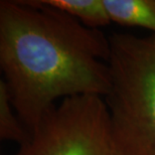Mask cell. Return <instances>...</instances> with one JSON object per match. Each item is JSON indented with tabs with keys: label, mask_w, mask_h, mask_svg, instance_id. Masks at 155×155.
Returning <instances> with one entry per match:
<instances>
[{
	"label": "cell",
	"mask_w": 155,
	"mask_h": 155,
	"mask_svg": "<svg viewBox=\"0 0 155 155\" xmlns=\"http://www.w3.org/2000/svg\"><path fill=\"white\" fill-rule=\"evenodd\" d=\"M110 54L100 29L40 0L0 2L1 80L30 135L60 102L106 97Z\"/></svg>",
	"instance_id": "6da1fadb"
},
{
	"label": "cell",
	"mask_w": 155,
	"mask_h": 155,
	"mask_svg": "<svg viewBox=\"0 0 155 155\" xmlns=\"http://www.w3.org/2000/svg\"><path fill=\"white\" fill-rule=\"evenodd\" d=\"M111 86L103 98L129 155H155V35L109 38Z\"/></svg>",
	"instance_id": "7a4b0ae2"
},
{
	"label": "cell",
	"mask_w": 155,
	"mask_h": 155,
	"mask_svg": "<svg viewBox=\"0 0 155 155\" xmlns=\"http://www.w3.org/2000/svg\"><path fill=\"white\" fill-rule=\"evenodd\" d=\"M16 155H129L120 144L104 99L60 102L19 146Z\"/></svg>",
	"instance_id": "3957f363"
},
{
	"label": "cell",
	"mask_w": 155,
	"mask_h": 155,
	"mask_svg": "<svg viewBox=\"0 0 155 155\" xmlns=\"http://www.w3.org/2000/svg\"><path fill=\"white\" fill-rule=\"evenodd\" d=\"M111 22L145 28L155 35V0H104Z\"/></svg>",
	"instance_id": "277c9868"
},
{
	"label": "cell",
	"mask_w": 155,
	"mask_h": 155,
	"mask_svg": "<svg viewBox=\"0 0 155 155\" xmlns=\"http://www.w3.org/2000/svg\"><path fill=\"white\" fill-rule=\"evenodd\" d=\"M40 2L70 15L90 28L99 29L111 22L104 0H40Z\"/></svg>",
	"instance_id": "5b68a950"
},
{
	"label": "cell",
	"mask_w": 155,
	"mask_h": 155,
	"mask_svg": "<svg viewBox=\"0 0 155 155\" xmlns=\"http://www.w3.org/2000/svg\"><path fill=\"white\" fill-rule=\"evenodd\" d=\"M30 136L12 106L7 87L0 80V138L21 146L29 140Z\"/></svg>",
	"instance_id": "8992f818"
}]
</instances>
